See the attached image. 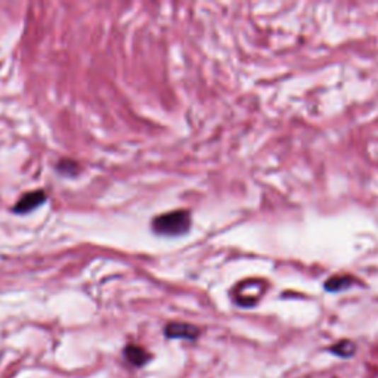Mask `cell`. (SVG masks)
<instances>
[{"mask_svg":"<svg viewBox=\"0 0 378 378\" xmlns=\"http://www.w3.org/2000/svg\"><path fill=\"white\" fill-rule=\"evenodd\" d=\"M200 331L197 326L191 323H179L173 322L166 326V336L168 338H185V340H195Z\"/></svg>","mask_w":378,"mask_h":378,"instance_id":"2","label":"cell"},{"mask_svg":"<svg viewBox=\"0 0 378 378\" xmlns=\"http://www.w3.org/2000/svg\"><path fill=\"white\" fill-rule=\"evenodd\" d=\"M191 228V214L185 210H178L161 214L154 219L152 229L160 235L179 236L183 235Z\"/></svg>","mask_w":378,"mask_h":378,"instance_id":"1","label":"cell"},{"mask_svg":"<svg viewBox=\"0 0 378 378\" xmlns=\"http://www.w3.org/2000/svg\"><path fill=\"white\" fill-rule=\"evenodd\" d=\"M349 285H350V278H348V277H334V278L325 282V288L328 291H333V293H336V291L345 290Z\"/></svg>","mask_w":378,"mask_h":378,"instance_id":"5","label":"cell"},{"mask_svg":"<svg viewBox=\"0 0 378 378\" xmlns=\"http://www.w3.org/2000/svg\"><path fill=\"white\" fill-rule=\"evenodd\" d=\"M46 200V194L43 191H34V193H28L25 194L16 205L13 207L15 213H28L31 210H34L36 207H39L40 204H43Z\"/></svg>","mask_w":378,"mask_h":378,"instance_id":"3","label":"cell"},{"mask_svg":"<svg viewBox=\"0 0 378 378\" xmlns=\"http://www.w3.org/2000/svg\"><path fill=\"white\" fill-rule=\"evenodd\" d=\"M125 355L129 362L136 367H142L148 362V353L137 346H127L125 350Z\"/></svg>","mask_w":378,"mask_h":378,"instance_id":"4","label":"cell"},{"mask_svg":"<svg viewBox=\"0 0 378 378\" xmlns=\"http://www.w3.org/2000/svg\"><path fill=\"white\" fill-rule=\"evenodd\" d=\"M59 170L64 171V173H68V175L71 173L73 175V173H76V171H77V164L73 163V161H70V160H65V161L59 163Z\"/></svg>","mask_w":378,"mask_h":378,"instance_id":"7","label":"cell"},{"mask_svg":"<svg viewBox=\"0 0 378 378\" xmlns=\"http://www.w3.org/2000/svg\"><path fill=\"white\" fill-rule=\"evenodd\" d=\"M331 352L338 355V356L348 357V356H352L355 353V345L352 341H341V343H338V345L331 348Z\"/></svg>","mask_w":378,"mask_h":378,"instance_id":"6","label":"cell"}]
</instances>
